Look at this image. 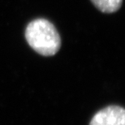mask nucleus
Returning a JSON list of instances; mask_svg holds the SVG:
<instances>
[{
	"mask_svg": "<svg viewBox=\"0 0 125 125\" xmlns=\"http://www.w3.org/2000/svg\"><path fill=\"white\" fill-rule=\"evenodd\" d=\"M89 125H125V109L119 106L105 107L94 115Z\"/></svg>",
	"mask_w": 125,
	"mask_h": 125,
	"instance_id": "obj_2",
	"label": "nucleus"
},
{
	"mask_svg": "<svg viewBox=\"0 0 125 125\" xmlns=\"http://www.w3.org/2000/svg\"><path fill=\"white\" fill-rule=\"evenodd\" d=\"M24 36L29 46L41 55L53 56L61 47L59 32L46 19L38 18L29 22Z\"/></svg>",
	"mask_w": 125,
	"mask_h": 125,
	"instance_id": "obj_1",
	"label": "nucleus"
},
{
	"mask_svg": "<svg viewBox=\"0 0 125 125\" xmlns=\"http://www.w3.org/2000/svg\"><path fill=\"white\" fill-rule=\"evenodd\" d=\"M99 11L104 13H113L120 8L123 0H91Z\"/></svg>",
	"mask_w": 125,
	"mask_h": 125,
	"instance_id": "obj_3",
	"label": "nucleus"
}]
</instances>
